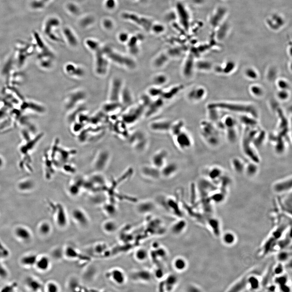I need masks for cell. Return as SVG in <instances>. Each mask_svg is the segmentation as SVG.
Masks as SVG:
<instances>
[{
    "label": "cell",
    "instance_id": "obj_47",
    "mask_svg": "<svg viewBox=\"0 0 292 292\" xmlns=\"http://www.w3.org/2000/svg\"><path fill=\"white\" fill-rule=\"evenodd\" d=\"M105 6L108 9H113L116 6L115 0H106L105 2Z\"/></svg>",
    "mask_w": 292,
    "mask_h": 292
},
{
    "label": "cell",
    "instance_id": "obj_3",
    "mask_svg": "<svg viewBox=\"0 0 292 292\" xmlns=\"http://www.w3.org/2000/svg\"><path fill=\"white\" fill-rule=\"evenodd\" d=\"M131 143L134 148L139 153L144 152L147 149L149 140L147 134L142 130L135 132L132 135Z\"/></svg>",
    "mask_w": 292,
    "mask_h": 292
},
{
    "label": "cell",
    "instance_id": "obj_36",
    "mask_svg": "<svg viewBox=\"0 0 292 292\" xmlns=\"http://www.w3.org/2000/svg\"><path fill=\"white\" fill-rule=\"evenodd\" d=\"M121 107L122 105L120 102L110 101L109 103L105 104L104 105L103 109L104 111L107 113H111L115 110L116 109L121 108Z\"/></svg>",
    "mask_w": 292,
    "mask_h": 292
},
{
    "label": "cell",
    "instance_id": "obj_51",
    "mask_svg": "<svg viewBox=\"0 0 292 292\" xmlns=\"http://www.w3.org/2000/svg\"><path fill=\"white\" fill-rule=\"evenodd\" d=\"M17 286V285L16 283H13L12 285H10L9 286H6L4 288L2 289V291L3 292H11L13 291V289L14 288H15Z\"/></svg>",
    "mask_w": 292,
    "mask_h": 292
},
{
    "label": "cell",
    "instance_id": "obj_49",
    "mask_svg": "<svg viewBox=\"0 0 292 292\" xmlns=\"http://www.w3.org/2000/svg\"><path fill=\"white\" fill-rule=\"evenodd\" d=\"M289 256V254L288 252H285L281 253L278 255V260L280 261H283L287 260L288 257Z\"/></svg>",
    "mask_w": 292,
    "mask_h": 292
},
{
    "label": "cell",
    "instance_id": "obj_16",
    "mask_svg": "<svg viewBox=\"0 0 292 292\" xmlns=\"http://www.w3.org/2000/svg\"><path fill=\"white\" fill-rule=\"evenodd\" d=\"M179 166L176 162H168L160 169L161 178L169 179L172 178L178 173Z\"/></svg>",
    "mask_w": 292,
    "mask_h": 292
},
{
    "label": "cell",
    "instance_id": "obj_1",
    "mask_svg": "<svg viewBox=\"0 0 292 292\" xmlns=\"http://www.w3.org/2000/svg\"><path fill=\"white\" fill-rule=\"evenodd\" d=\"M103 51L108 60L117 66L129 70H134L137 67L136 61L130 57L117 52L109 47L104 48Z\"/></svg>",
    "mask_w": 292,
    "mask_h": 292
},
{
    "label": "cell",
    "instance_id": "obj_14",
    "mask_svg": "<svg viewBox=\"0 0 292 292\" xmlns=\"http://www.w3.org/2000/svg\"><path fill=\"white\" fill-rule=\"evenodd\" d=\"M123 87L124 85L121 79L115 78L112 80L110 91V101L120 102V95Z\"/></svg>",
    "mask_w": 292,
    "mask_h": 292
},
{
    "label": "cell",
    "instance_id": "obj_55",
    "mask_svg": "<svg viewBox=\"0 0 292 292\" xmlns=\"http://www.w3.org/2000/svg\"><path fill=\"white\" fill-rule=\"evenodd\" d=\"M5 256L4 255L2 252H1V251H0V259H1V258L4 257Z\"/></svg>",
    "mask_w": 292,
    "mask_h": 292
},
{
    "label": "cell",
    "instance_id": "obj_2",
    "mask_svg": "<svg viewBox=\"0 0 292 292\" xmlns=\"http://www.w3.org/2000/svg\"><path fill=\"white\" fill-rule=\"evenodd\" d=\"M93 51L95 53L94 62L95 71L99 76H105L108 72L109 61L105 56L103 48L101 49L100 46Z\"/></svg>",
    "mask_w": 292,
    "mask_h": 292
},
{
    "label": "cell",
    "instance_id": "obj_30",
    "mask_svg": "<svg viewBox=\"0 0 292 292\" xmlns=\"http://www.w3.org/2000/svg\"><path fill=\"white\" fill-rule=\"evenodd\" d=\"M185 125L184 122L182 120L173 122L169 133L173 138L185 129Z\"/></svg>",
    "mask_w": 292,
    "mask_h": 292
},
{
    "label": "cell",
    "instance_id": "obj_35",
    "mask_svg": "<svg viewBox=\"0 0 292 292\" xmlns=\"http://www.w3.org/2000/svg\"><path fill=\"white\" fill-rule=\"evenodd\" d=\"M182 87L180 86H175L172 89H170L168 92H165L163 91V94H162L161 98L163 99H170L173 98V97L177 95L178 93H179L181 89H182Z\"/></svg>",
    "mask_w": 292,
    "mask_h": 292
},
{
    "label": "cell",
    "instance_id": "obj_52",
    "mask_svg": "<svg viewBox=\"0 0 292 292\" xmlns=\"http://www.w3.org/2000/svg\"><path fill=\"white\" fill-rule=\"evenodd\" d=\"M7 275V272L6 270L4 269L1 265H0V276L2 277H5Z\"/></svg>",
    "mask_w": 292,
    "mask_h": 292
},
{
    "label": "cell",
    "instance_id": "obj_46",
    "mask_svg": "<svg viewBox=\"0 0 292 292\" xmlns=\"http://www.w3.org/2000/svg\"><path fill=\"white\" fill-rule=\"evenodd\" d=\"M224 241L228 244H231L234 241V236L231 233H226L224 236Z\"/></svg>",
    "mask_w": 292,
    "mask_h": 292
},
{
    "label": "cell",
    "instance_id": "obj_42",
    "mask_svg": "<svg viewBox=\"0 0 292 292\" xmlns=\"http://www.w3.org/2000/svg\"><path fill=\"white\" fill-rule=\"evenodd\" d=\"M40 230L42 234L45 235H48L52 231V227L49 223L45 222L41 225Z\"/></svg>",
    "mask_w": 292,
    "mask_h": 292
},
{
    "label": "cell",
    "instance_id": "obj_39",
    "mask_svg": "<svg viewBox=\"0 0 292 292\" xmlns=\"http://www.w3.org/2000/svg\"><path fill=\"white\" fill-rule=\"evenodd\" d=\"M16 233L18 237L20 239L27 240L30 237V234L25 228L20 227L17 228L16 231Z\"/></svg>",
    "mask_w": 292,
    "mask_h": 292
},
{
    "label": "cell",
    "instance_id": "obj_17",
    "mask_svg": "<svg viewBox=\"0 0 292 292\" xmlns=\"http://www.w3.org/2000/svg\"><path fill=\"white\" fill-rule=\"evenodd\" d=\"M163 100L161 97L156 99V100L153 101L151 104L147 107V110L144 112V115L146 117L149 118L154 115L159 111L163 106Z\"/></svg>",
    "mask_w": 292,
    "mask_h": 292
},
{
    "label": "cell",
    "instance_id": "obj_4",
    "mask_svg": "<svg viewBox=\"0 0 292 292\" xmlns=\"http://www.w3.org/2000/svg\"><path fill=\"white\" fill-rule=\"evenodd\" d=\"M177 148L182 151L190 149L193 144L192 138L188 132L184 129L177 136L173 138Z\"/></svg>",
    "mask_w": 292,
    "mask_h": 292
},
{
    "label": "cell",
    "instance_id": "obj_37",
    "mask_svg": "<svg viewBox=\"0 0 292 292\" xmlns=\"http://www.w3.org/2000/svg\"><path fill=\"white\" fill-rule=\"evenodd\" d=\"M186 226V222L183 220H181L174 224L172 227V231L175 233L174 234H179L185 229Z\"/></svg>",
    "mask_w": 292,
    "mask_h": 292
},
{
    "label": "cell",
    "instance_id": "obj_26",
    "mask_svg": "<svg viewBox=\"0 0 292 292\" xmlns=\"http://www.w3.org/2000/svg\"><path fill=\"white\" fill-rule=\"evenodd\" d=\"M63 256L70 260H78L81 257V255L78 250L71 246H67L63 249Z\"/></svg>",
    "mask_w": 292,
    "mask_h": 292
},
{
    "label": "cell",
    "instance_id": "obj_32",
    "mask_svg": "<svg viewBox=\"0 0 292 292\" xmlns=\"http://www.w3.org/2000/svg\"><path fill=\"white\" fill-rule=\"evenodd\" d=\"M63 32L69 44L71 46H76L78 44V40L70 28H65Z\"/></svg>",
    "mask_w": 292,
    "mask_h": 292
},
{
    "label": "cell",
    "instance_id": "obj_6",
    "mask_svg": "<svg viewBox=\"0 0 292 292\" xmlns=\"http://www.w3.org/2000/svg\"><path fill=\"white\" fill-rule=\"evenodd\" d=\"M71 216L73 221L82 229H86L90 225V218L87 213L82 209H74L71 212Z\"/></svg>",
    "mask_w": 292,
    "mask_h": 292
},
{
    "label": "cell",
    "instance_id": "obj_18",
    "mask_svg": "<svg viewBox=\"0 0 292 292\" xmlns=\"http://www.w3.org/2000/svg\"><path fill=\"white\" fill-rule=\"evenodd\" d=\"M169 57L166 53H162L155 56L151 62V66L153 69L159 70L165 67L168 63Z\"/></svg>",
    "mask_w": 292,
    "mask_h": 292
},
{
    "label": "cell",
    "instance_id": "obj_7",
    "mask_svg": "<svg viewBox=\"0 0 292 292\" xmlns=\"http://www.w3.org/2000/svg\"><path fill=\"white\" fill-rule=\"evenodd\" d=\"M106 277L115 285L121 286L127 282V277L125 271L120 268L111 269L106 273Z\"/></svg>",
    "mask_w": 292,
    "mask_h": 292
},
{
    "label": "cell",
    "instance_id": "obj_29",
    "mask_svg": "<svg viewBox=\"0 0 292 292\" xmlns=\"http://www.w3.org/2000/svg\"><path fill=\"white\" fill-rule=\"evenodd\" d=\"M149 252L144 247H140L136 249L134 253V257L137 261H145L149 256Z\"/></svg>",
    "mask_w": 292,
    "mask_h": 292
},
{
    "label": "cell",
    "instance_id": "obj_24",
    "mask_svg": "<svg viewBox=\"0 0 292 292\" xmlns=\"http://www.w3.org/2000/svg\"><path fill=\"white\" fill-rule=\"evenodd\" d=\"M153 276L152 273L144 270L135 271L132 275V278L134 280L143 282H150Z\"/></svg>",
    "mask_w": 292,
    "mask_h": 292
},
{
    "label": "cell",
    "instance_id": "obj_11",
    "mask_svg": "<svg viewBox=\"0 0 292 292\" xmlns=\"http://www.w3.org/2000/svg\"><path fill=\"white\" fill-rule=\"evenodd\" d=\"M140 173L142 176L150 180H158L161 178L160 169L151 164L141 166Z\"/></svg>",
    "mask_w": 292,
    "mask_h": 292
},
{
    "label": "cell",
    "instance_id": "obj_19",
    "mask_svg": "<svg viewBox=\"0 0 292 292\" xmlns=\"http://www.w3.org/2000/svg\"><path fill=\"white\" fill-rule=\"evenodd\" d=\"M155 207V203L151 200L140 201L137 204L136 209L139 213H147L153 212Z\"/></svg>",
    "mask_w": 292,
    "mask_h": 292
},
{
    "label": "cell",
    "instance_id": "obj_12",
    "mask_svg": "<svg viewBox=\"0 0 292 292\" xmlns=\"http://www.w3.org/2000/svg\"><path fill=\"white\" fill-rule=\"evenodd\" d=\"M173 121L168 119H159L151 121L149 128L152 132L157 133H165L169 132Z\"/></svg>",
    "mask_w": 292,
    "mask_h": 292
},
{
    "label": "cell",
    "instance_id": "obj_27",
    "mask_svg": "<svg viewBox=\"0 0 292 292\" xmlns=\"http://www.w3.org/2000/svg\"><path fill=\"white\" fill-rule=\"evenodd\" d=\"M118 228L117 222L112 219L105 220L101 224V229L106 234H113L117 231Z\"/></svg>",
    "mask_w": 292,
    "mask_h": 292
},
{
    "label": "cell",
    "instance_id": "obj_54",
    "mask_svg": "<svg viewBox=\"0 0 292 292\" xmlns=\"http://www.w3.org/2000/svg\"><path fill=\"white\" fill-rule=\"evenodd\" d=\"M3 159L0 156V168L2 167V166H3Z\"/></svg>",
    "mask_w": 292,
    "mask_h": 292
},
{
    "label": "cell",
    "instance_id": "obj_10",
    "mask_svg": "<svg viewBox=\"0 0 292 292\" xmlns=\"http://www.w3.org/2000/svg\"><path fill=\"white\" fill-rule=\"evenodd\" d=\"M86 93L82 90H76L71 93L66 98L65 107L67 110L74 109L81 101L86 98Z\"/></svg>",
    "mask_w": 292,
    "mask_h": 292
},
{
    "label": "cell",
    "instance_id": "obj_15",
    "mask_svg": "<svg viewBox=\"0 0 292 292\" xmlns=\"http://www.w3.org/2000/svg\"><path fill=\"white\" fill-rule=\"evenodd\" d=\"M195 69V62L191 55L187 57L182 69V76L187 80L191 79Z\"/></svg>",
    "mask_w": 292,
    "mask_h": 292
},
{
    "label": "cell",
    "instance_id": "obj_21",
    "mask_svg": "<svg viewBox=\"0 0 292 292\" xmlns=\"http://www.w3.org/2000/svg\"><path fill=\"white\" fill-rule=\"evenodd\" d=\"M163 281V287L166 291H172L175 289L178 282V277L173 274L166 275Z\"/></svg>",
    "mask_w": 292,
    "mask_h": 292
},
{
    "label": "cell",
    "instance_id": "obj_23",
    "mask_svg": "<svg viewBox=\"0 0 292 292\" xmlns=\"http://www.w3.org/2000/svg\"><path fill=\"white\" fill-rule=\"evenodd\" d=\"M133 101V96L129 89L124 86L120 98V102L122 106L129 107L130 106H132Z\"/></svg>",
    "mask_w": 292,
    "mask_h": 292
},
{
    "label": "cell",
    "instance_id": "obj_38",
    "mask_svg": "<svg viewBox=\"0 0 292 292\" xmlns=\"http://www.w3.org/2000/svg\"><path fill=\"white\" fill-rule=\"evenodd\" d=\"M107 245L105 243H98L93 246V252L96 255H100L104 254L108 250Z\"/></svg>",
    "mask_w": 292,
    "mask_h": 292
},
{
    "label": "cell",
    "instance_id": "obj_50",
    "mask_svg": "<svg viewBox=\"0 0 292 292\" xmlns=\"http://www.w3.org/2000/svg\"><path fill=\"white\" fill-rule=\"evenodd\" d=\"M68 9L71 13H77L78 12V7L74 4H70L68 5Z\"/></svg>",
    "mask_w": 292,
    "mask_h": 292
},
{
    "label": "cell",
    "instance_id": "obj_43",
    "mask_svg": "<svg viewBox=\"0 0 292 292\" xmlns=\"http://www.w3.org/2000/svg\"><path fill=\"white\" fill-rule=\"evenodd\" d=\"M47 291L49 292H58L60 291V287L56 282H51L47 285Z\"/></svg>",
    "mask_w": 292,
    "mask_h": 292
},
{
    "label": "cell",
    "instance_id": "obj_31",
    "mask_svg": "<svg viewBox=\"0 0 292 292\" xmlns=\"http://www.w3.org/2000/svg\"><path fill=\"white\" fill-rule=\"evenodd\" d=\"M36 266L39 270L46 271L49 269L51 265V261L47 256H43L38 260L36 261Z\"/></svg>",
    "mask_w": 292,
    "mask_h": 292
},
{
    "label": "cell",
    "instance_id": "obj_9",
    "mask_svg": "<svg viewBox=\"0 0 292 292\" xmlns=\"http://www.w3.org/2000/svg\"><path fill=\"white\" fill-rule=\"evenodd\" d=\"M122 17L125 19L130 20L134 23L140 26L147 31H152L154 25L151 20L145 17L139 16L137 15L130 13H125L122 14Z\"/></svg>",
    "mask_w": 292,
    "mask_h": 292
},
{
    "label": "cell",
    "instance_id": "obj_22",
    "mask_svg": "<svg viewBox=\"0 0 292 292\" xmlns=\"http://www.w3.org/2000/svg\"><path fill=\"white\" fill-rule=\"evenodd\" d=\"M173 268L178 272H182L187 269L188 263L187 261L183 257L177 256L174 258L172 262Z\"/></svg>",
    "mask_w": 292,
    "mask_h": 292
},
{
    "label": "cell",
    "instance_id": "obj_13",
    "mask_svg": "<svg viewBox=\"0 0 292 292\" xmlns=\"http://www.w3.org/2000/svg\"><path fill=\"white\" fill-rule=\"evenodd\" d=\"M169 153L166 149L162 148L153 154L151 159V164L160 169L168 162Z\"/></svg>",
    "mask_w": 292,
    "mask_h": 292
},
{
    "label": "cell",
    "instance_id": "obj_33",
    "mask_svg": "<svg viewBox=\"0 0 292 292\" xmlns=\"http://www.w3.org/2000/svg\"><path fill=\"white\" fill-rule=\"evenodd\" d=\"M163 92L161 87L153 85L148 89L147 93L151 98L157 99L161 97Z\"/></svg>",
    "mask_w": 292,
    "mask_h": 292
},
{
    "label": "cell",
    "instance_id": "obj_44",
    "mask_svg": "<svg viewBox=\"0 0 292 292\" xmlns=\"http://www.w3.org/2000/svg\"><path fill=\"white\" fill-rule=\"evenodd\" d=\"M28 283L30 287L35 290H39L41 288V285L39 282L33 279H28Z\"/></svg>",
    "mask_w": 292,
    "mask_h": 292
},
{
    "label": "cell",
    "instance_id": "obj_25",
    "mask_svg": "<svg viewBox=\"0 0 292 292\" xmlns=\"http://www.w3.org/2000/svg\"><path fill=\"white\" fill-rule=\"evenodd\" d=\"M65 71L70 76L82 77L84 75L85 70L81 67L72 63H68L65 67Z\"/></svg>",
    "mask_w": 292,
    "mask_h": 292
},
{
    "label": "cell",
    "instance_id": "obj_28",
    "mask_svg": "<svg viewBox=\"0 0 292 292\" xmlns=\"http://www.w3.org/2000/svg\"><path fill=\"white\" fill-rule=\"evenodd\" d=\"M168 81V76L162 73H158L155 74L151 78L153 85L160 87L166 85Z\"/></svg>",
    "mask_w": 292,
    "mask_h": 292
},
{
    "label": "cell",
    "instance_id": "obj_45",
    "mask_svg": "<svg viewBox=\"0 0 292 292\" xmlns=\"http://www.w3.org/2000/svg\"><path fill=\"white\" fill-rule=\"evenodd\" d=\"M119 40L121 43H126L129 40V36L126 32H121L119 35Z\"/></svg>",
    "mask_w": 292,
    "mask_h": 292
},
{
    "label": "cell",
    "instance_id": "obj_8",
    "mask_svg": "<svg viewBox=\"0 0 292 292\" xmlns=\"http://www.w3.org/2000/svg\"><path fill=\"white\" fill-rule=\"evenodd\" d=\"M53 208L54 219L57 226L60 229H65L69 224L68 216L66 210L60 205H57Z\"/></svg>",
    "mask_w": 292,
    "mask_h": 292
},
{
    "label": "cell",
    "instance_id": "obj_20",
    "mask_svg": "<svg viewBox=\"0 0 292 292\" xmlns=\"http://www.w3.org/2000/svg\"><path fill=\"white\" fill-rule=\"evenodd\" d=\"M204 90L200 87L191 88L188 91L186 98L190 102H197L202 99L204 95Z\"/></svg>",
    "mask_w": 292,
    "mask_h": 292
},
{
    "label": "cell",
    "instance_id": "obj_5",
    "mask_svg": "<svg viewBox=\"0 0 292 292\" xmlns=\"http://www.w3.org/2000/svg\"><path fill=\"white\" fill-rule=\"evenodd\" d=\"M129 108V110L123 115V120L127 124H132L137 122L145 112V108L140 104Z\"/></svg>",
    "mask_w": 292,
    "mask_h": 292
},
{
    "label": "cell",
    "instance_id": "obj_53",
    "mask_svg": "<svg viewBox=\"0 0 292 292\" xmlns=\"http://www.w3.org/2000/svg\"><path fill=\"white\" fill-rule=\"evenodd\" d=\"M0 251L2 252V253L5 256H7L8 255V252L7 250H6L4 248L1 242H0Z\"/></svg>",
    "mask_w": 292,
    "mask_h": 292
},
{
    "label": "cell",
    "instance_id": "obj_41",
    "mask_svg": "<svg viewBox=\"0 0 292 292\" xmlns=\"http://www.w3.org/2000/svg\"><path fill=\"white\" fill-rule=\"evenodd\" d=\"M36 256L35 255H30L23 258L22 262L26 265H32L36 263Z\"/></svg>",
    "mask_w": 292,
    "mask_h": 292
},
{
    "label": "cell",
    "instance_id": "obj_48",
    "mask_svg": "<svg viewBox=\"0 0 292 292\" xmlns=\"http://www.w3.org/2000/svg\"><path fill=\"white\" fill-rule=\"evenodd\" d=\"M103 24L105 28L108 30L111 29L113 27V22H112V20L109 19L104 20L103 22Z\"/></svg>",
    "mask_w": 292,
    "mask_h": 292
},
{
    "label": "cell",
    "instance_id": "obj_40",
    "mask_svg": "<svg viewBox=\"0 0 292 292\" xmlns=\"http://www.w3.org/2000/svg\"><path fill=\"white\" fill-rule=\"evenodd\" d=\"M158 267H155L154 269V271L152 273L153 276L155 277L157 279L163 280V278L164 279L166 275L164 270L160 266H158Z\"/></svg>",
    "mask_w": 292,
    "mask_h": 292
},
{
    "label": "cell",
    "instance_id": "obj_34",
    "mask_svg": "<svg viewBox=\"0 0 292 292\" xmlns=\"http://www.w3.org/2000/svg\"><path fill=\"white\" fill-rule=\"evenodd\" d=\"M34 187L33 182L30 179H25L19 182L17 187L20 191L28 192L32 190Z\"/></svg>",
    "mask_w": 292,
    "mask_h": 292
}]
</instances>
